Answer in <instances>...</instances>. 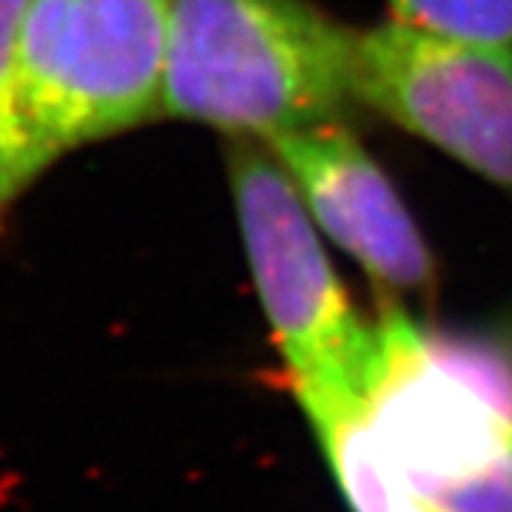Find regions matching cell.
Wrapping results in <instances>:
<instances>
[{
	"label": "cell",
	"instance_id": "obj_6",
	"mask_svg": "<svg viewBox=\"0 0 512 512\" xmlns=\"http://www.w3.org/2000/svg\"><path fill=\"white\" fill-rule=\"evenodd\" d=\"M265 146L291 177L316 228L370 279L399 293L430 288L436 268L419 225L382 165L342 120L299 128Z\"/></svg>",
	"mask_w": 512,
	"mask_h": 512
},
{
	"label": "cell",
	"instance_id": "obj_5",
	"mask_svg": "<svg viewBox=\"0 0 512 512\" xmlns=\"http://www.w3.org/2000/svg\"><path fill=\"white\" fill-rule=\"evenodd\" d=\"M353 97L512 197V46L396 18L356 32Z\"/></svg>",
	"mask_w": 512,
	"mask_h": 512
},
{
	"label": "cell",
	"instance_id": "obj_2",
	"mask_svg": "<svg viewBox=\"0 0 512 512\" xmlns=\"http://www.w3.org/2000/svg\"><path fill=\"white\" fill-rule=\"evenodd\" d=\"M373 439L439 512H512V373L490 353L427 336L402 311L379 322L362 393Z\"/></svg>",
	"mask_w": 512,
	"mask_h": 512
},
{
	"label": "cell",
	"instance_id": "obj_10",
	"mask_svg": "<svg viewBox=\"0 0 512 512\" xmlns=\"http://www.w3.org/2000/svg\"><path fill=\"white\" fill-rule=\"evenodd\" d=\"M26 188H29V185L23 183L18 168L12 165L9 154H6V148L0 146V220H3V214L18 202V197Z\"/></svg>",
	"mask_w": 512,
	"mask_h": 512
},
{
	"label": "cell",
	"instance_id": "obj_9",
	"mask_svg": "<svg viewBox=\"0 0 512 512\" xmlns=\"http://www.w3.org/2000/svg\"><path fill=\"white\" fill-rule=\"evenodd\" d=\"M396 18L439 35L512 46V0H390Z\"/></svg>",
	"mask_w": 512,
	"mask_h": 512
},
{
	"label": "cell",
	"instance_id": "obj_3",
	"mask_svg": "<svg viewBox=\"0 0 512 512\" xmlns=\"http://www.w3.org/2000/svg\"><path fill=\"white\" fill-rule=\"evenodd\" d=\"M228 188L265 319L299 402L359 396L379 345L336 276L291 177L259 140H228Z\"/></svg>",
	"mask_w": 512,
	"mask_h": 512
},
{
	"label": "cell",
	"instance_id": "obj_7",
	"mask_svg": "<svg viewBox=\"0 0 512 512\" xmlns=\"http://www.w3.org/2000/svg\"><path fill=\"white\" fill-rule=\"evenodd\" d=\"M353 512H439L416 495L387 461L367 427L359 399H336L305 407Z\"/></svg>",
	"mask_w": 512,
	"mask_h": 512
},
{
	"label": "cell",
	"instance_id": "obj_1",
	"mask_svg": "<svg viewBox=\"0 0 512 512\" xmlns=\"http://www.w3.org/2000/svg\"><path fill=\"white\" fill-rule=\"evenodd\" d=\"M353 57L308 0H171L163 114L271 143L356 103Z\"/></svg>",
	"mask_w": 512,
	"mask_h": 512
},
{
	"label": "cell",
	"instance_id": "obj_4",
	"mask_svg": "<svg viewBox=\"0 0 512 512\" xmlns=\"http://www.w3.org/2000/svg\"><path fill=\"white\" fill-rule=\"evenodd\" d=\"M171 0H35L15 92L55 160L163 114Z\"/></svg>",
	"mask_w": 512,
	"mask_h": 512
},
{
	"label": "cell",
	"instance_id": "obj_8",
	"mask_svg": "<svg viewBox=\"0 0 512 512\" xmlns=\"http://www.w3.org/2000/svg\"><path fill=\"white\" fill-rule=\"evenodd\" d=\"M35 0H0V146L6 148L26 183H37V177L55 163V157L37 143L32 128L26 126L15 92V66H18V43L23 20Z\"/></svg>",
	"mask_w": 512,
	"mask_h": 512
}]
</instances>
